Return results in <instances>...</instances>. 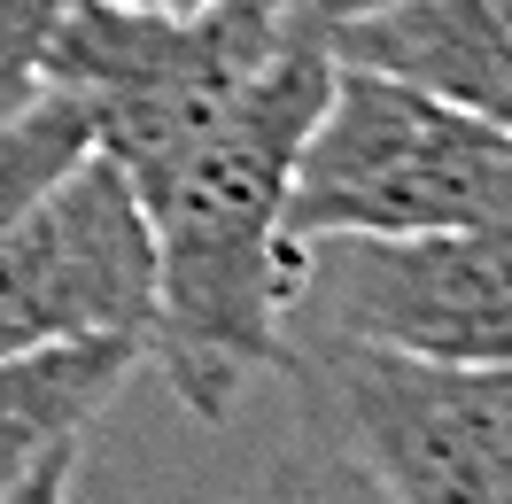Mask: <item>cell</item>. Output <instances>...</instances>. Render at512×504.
Returning a JSON list of instances; mask_svg holds the SVG:
<instances>
[{
  "instance_id": "1",
  "label": "cell",
  "mask_w": 512,
  "mask_h": 504,
  "mask_svg": "<svg viewBox=\"0 0 512 504\" xmlns=\"http://www.w3.org/2000/svg\"><path fill=\"white\" fill-rule=\"evenodd\" d=\"M326 47L295 32L241 94L187 140L125 163V187L156 241V334L148 365L171 396L218 427L256 373L288 365L303 295V241L288 233V171L326 101Z\"/></svg>"
},
{
  "instance_id": "2",
  "label": "cell",
  "mask_w": 512,
  "mask_h": 504,
  "mask_svg": "<svg viewBox=\"0 0 512 504\" xmlns=\"http://www.w3.org/2000/svg\"><path fill=\"white\" fill-rule=\"evenodd\" d=\"M512 218V132L458 101L334 63L326 101L288 171V233L365 241V233H450Z\"/></svg>"
},
{
  "instance_id": "3",
  "label": "cell",
  "mask_w": 512,
  "mask_h": 504,
  "mask_svg": "<svg viewBox=\"0 0 512 504\" xmlns=\"http://www.w3.org/2000/svg\"><path fill=\"white\" fill-rule=\"evenodd\" d=\"M295 419L396 504H512V373L412 357L357 334L288 342Z\"/></svg>"
},
{
  "instance_id": "4",
  "label": "cell",
  "mask_w": 512,
  "mask_h": 504,
  "mask_svg": "<svg viewBox=\"0 0 512 504\" xmlns=\"http://www.w3.org/2000/svg\"><path fill=\"white\" fill-rule=\"evenodd\" d=\"M156 334V241L125 171L86 148L0 233V357Z\"/></svg>"
},
{
  "instance_id": "5",
  "label": "cell",
  "mask_w": 512,
  "mask_h": 504,
  "mask_svg": "<svg viewBox=\"0 0 512 504\" xmlns=\"http://www.w3.org/2000/svg\"><path fill=\"white\" fill-rule=\"evenodd\" d=\"M295 311H319V334H357V342L412 349V357H458V365H505L512 225L311 241Z\"/></svg>"
},
{
  "instance_id": "6",
  "label": "cell",
  "mask_w": 512,
  "mask_h": 504,
  "mask_svg": "<svg viewBox=\"0 0 512 504\" xmlns=\"http://www.w3.org/2000/svg\"><path fill=\"white\" fill-rule=\"evenodd\" d=\"M311 39L326 47V63L419 86V94L458 101L474 117H512L505 0H381V8L342 16Z\"/></svg>"
},
{
  "instance_id": "7",
  "label": "cell",
  "mask_w": 512,
  "mask_h": 504,
  "mask_svg": "<svg viewBox=\"0 0 512 504\" xmlns=\"http://www.w3.org/2000/svg\"><path fill=\"white\" fill-rule=\"evenodd\" d=\"M140 365H148V349H132V342H70V349L0 357V497L47 450H70L86 435L125 396V380Z\"/></svg>"
},
{
  "instance_id": "8",
  "label": "cell",
  "mask_w": 512,
  "mask_h": 504,
  "mask_svg": "<svg viewBox=\"0 0 512 504\" xmlns=\"http://www.w3.org/2000/svg\"><path fill=\"white\" fill-rule=\"evenodd\" d=\"M86 148H94V109L78 94H63V86H47L24 109H8L0 117V233L24 218Z\"/></svg>"
},
{
  "instance_id": "9",
  "label": "cell",
  "mask_w": 512,
  "mask_h": 504,
  "mask_svg": "<svg viewBox=\"0 0 512 504\" xmlns=\"http://www.w3.org/2000/svg\"><path fill=\"white\" fill-rule=\"evenodd\" d=\"M233 504H396V497H388L357 458H342L326 435H311V427L295 419V442L256 473Z\"/></svg>"
},
{
  "instance_id": "10",
  "label": "cell",
  "mask_w": 512,
  "mask_h": 504,
  "mask_svg": "<svg viewBox=\"0 0 512 504\" xmlns=\"http://www.w3.org/2000/svg\"><path fill=\"white\" fill-rule=\"evenodd\" d=\"M78 0H0V117L47 94V55Z\"/></svg>"
},
{
  "instance_id": "11",
  "label": "cell",
  "mask_w": 512,
  "mask_h": 504,
  "mask_svg": "<svg viewBox=\"0 0 512 504\" xmlns=\"http://www.w3.org/2000/svg\"><path fill=\"white\" fill-rule=\"evenodd\" d=\"M70 481H78V442H70V450H47L0 504H70Z\"/></svg>"
},
{
  "instance_id": "12",
  "label": "cell",
  "mask_w": 512,
  "mask_h": 504,
  "mask_svg": "<svg viewBox=\"0 0 512 504\" xmlns=\"http://www.w3.org/2000/svg\"><path fill=\"white\" fill-rule=\"evenodd\" d=\"M365 8H381V0H303V8H288V24H295V32H326V24L365 16Z\"/></svg>"
},
{
  "instance_id": "13",
  "label": "cell",
  "mask_w": 512,
  "mask_h": 504,
  "mask_svg": "<svg viewBox=\"0 0 512 504\" xmlns=\"http://www.w3.org/2000/svg\"><path fill=\"white\" fill-rule=\"evenodd\" d=\"M109 8H132V16H202V8H225V0H109Z\"/></svg>"
},
{
  "instance_id": "14",
  "label": "cell",
  "mask_w": 512,
  "mask_h": 504,
  "mask_svg": "<svg viewBox=\"0 0 512 504\" xmlns=\"http://www.w3.org/2000/svg\"><path fill=\"white\" fill-rule=\"evenodd\" d=\"M256 8H280V16H288V8H303V0H256Z\"/></svg>"
}]
</instances>
